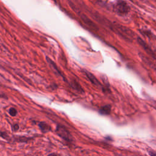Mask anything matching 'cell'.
<instances>
[{"label": "cell", "instance_id": "cell-1", "mask_svg": "<svg viewBox=\"0 0 156 156\" xmlns=\"http://www.w3.org/2000/svg\"><path fill=\"white\" fill-rule=\"evenodd\" d=\"M110 26L112 30H113L115 33L118 34L125 40L131 41L133 38V33L132 30L126 27H124L118 24H110Z\"/></svg>", "mask_w": 156, "mask_h": 156}, {"label": "cell", "instance_id": "cell-2", "mask_svg": "<svg viewBox=\"0 0 156 156\" xmlns=\"http://www.w3.org/2000/svg\"><path fill=\"white\" fill-rule=\"evenodd\" d=\"M55 132L57 134L65 141L71 143L73 141V137L69 130L63 126L58 124L57 126Z\"/></svg>", "mask_w": 156, "mask_h": 156}, {"label": "cell", "instance_id": "cell-3", "mask_svg": "<svg viewBox=\"0 0 156 156\" xmlns=\"http://www.w3.org/2000/svg\"><path fill=\"white\" fill-rule=\"evenodd\" d=\"M114 9L118 14L124 15L129 12V7L124 1H118L115 5Z\"/></svg>", "mask_w": 156, "mask_h": 156}, {"label": "cell", "instance_id": "cell-4", "mask_svg": "<svg viewBox=\"0 0 156 156\" xmlns=\"http://www.w3.org/2000/svg\"><path fill=\"white\" fill-rule=\"evenodd\" d=\"M84 73H85V74L87 76V77H88V79H89V80L93 83L94 84V85L96 86H98V87H99L101 86V83L100 82H99V80L97 79V78L91 73H90L89 71H86L85 70L84 71Z\"/></svg>", "mask_w": 156, "mask_h": 156}, {"label": "cell", "instance_id": "cell-5", "mask_svg": "<svg viewBox=\"0 0 156 156\" xmlns=\"http://www.w3.org/2000/svg\"><path fill=\"white\" fill-rule=\"evenodd\" d=\"M137 41L138 42V43L141 45V46H142L143 48V49L148 53L149 54L151 55L152 56H154V54H153V51L151 49V48L147 44V43L143 41L140 37H138L137 38Z\"/></svg>", "mask_w": 156, "mask_h": 156}, {"label": "cell", "instance_id": "cell-6", "mask_svg": "<svg viewBox=\"0 0 156 156\" xmlns=\"http://www.w3.org/2000/svg\"><path fill=\"white\" fill-rule=\"evenodd\" d=\"M81 18L82 20L88 26L90 27H91L92 29L95 30V29H98V27L85 15L82 14L81 15Z\"/></svg>", "mask_w": 156, "mask_h": 156}, {"label": "cell", "instance_id": "cell-7", "mask_svg": "<svg viewBox=\"0 0 156 156\" xmlns=\"http://www.w3.org/2000/svg\"><path fill=\"white\" fill-rule=\"evenodd\" d=\"M46 60H47V62H48V63L49 64V65L51 66V67L52 68V69L54 70V71L55 73H56L57 74H58L59 76H62V77H63V79H65L64 76H63V74H62V73L60 71V70L58 69V68H57V66H56L55 63L50 58H49V57H46Z\"/></svg>", "mask_w": 156, "mask_h": 156}, {"label": "cell", "instance_id": "cell-8", "mask_svg": "<svg viewBox=\"0 0 156 156\" xmlns=\"http://www.w3.org/2000/svg\"><path fill=\"white\" fill-rule=\"evenodd\" d=\"M111 105H105L102 107H101L99 110V112L100 114L103 115H108L111 112Z\"/></svg>", "mask_w": 156, "mask_h": 156}, {"label": "cell", "instance_id": "cell-9", "mask_svg": "<svg viewBox=\"0 0 156 156\" xmlns=\"http://www.w3.org/2000/svg\"><path fill=\"white\" fill-rule=\"evenodd\" d=\"M38 126H39L40 130L43 132H44V133L48 132H49L51 130V126L49 124H48L46 122H39Z\"/></svg>", "mask_w": 156, "mask_h": 156}, {"label": "cell", "instance_id": "cell-10", "mask_svg": "<svg viewBox=\"0 0 156 156\" xmlns=\"http://www.w3.org/2000/svg\"><path fill=\"white\" fill-rule=\"evenodd\" d=\"M29 138H27L26 136H18L15 138V140L18 142H25L27 143L28 140H29Z\"/></svg>", "mask_w": 156, "mask_h": 156}, {"label": "cell", "instance_id": "cell-11", "mask_svg": "<svg viewBox=\"0 0 156 156\" xmlns=\"http://www.w3.org/2000/svg\"><path fill=\"white\" fill-rule=\"evenodd\" d=\"M9 113L12 116H15L17 114V110H16V108L12 107L9 109Z\"/></svg>", "mask_w": 156, "mask_h": 156}, {"label": "cell", "instance_id": "cell-12", "mask_svg": "<svg viewBox=\"0 0 156 156\" xmlns=\"http://www.w3.org/2000/svg\"><path fill=\"white\" fill-rule=\"evenodd\" d=\"M0 137H2V138H4L5 140L9 139V136L7 135V133L6 132H4L0 131Z\"/></svg>", "mask_w": 156, "mask_h": 156}, {"label": "cell", "instance_id": "cell-13", "mask_svg": "<svg viewBox=\"0 0 156 156\" xmlns=\"http://www.w3.org/2000/svg\"><path fill=\"white\" fill-rule=\"evenodd\" d=\"M141 33H143V35L147 36V37H151L152 35V34L150 31H149V30H144L143 31L141 32Z\"/></svg>", "mask_w": 156, "mask_h": 156}, {"label": "cell", "instance_id": "cell-14", "mask_svg": "<svg viewBox=\"0 0 156 156\" xmlns=\"http://www.w3.org/2000/svg\"><path fill=\"white\" fill-rule=\"evenodd\" d=\"M147 152L150 156H156V152L151 149H147Z\"/></svg>", "mask_w": 156, "mask_h": 156}, {"label": "cell", "instance_id": "cell-15", "mask_svg": "<svg viewBox=\"0 0 156 156\" xmlns=\"http://www.w3.org/2000/svg\"><path fill=\"white\" fill-rule=\"evenodd\" d=\"M18 129H19V126L17 124L13 125V130L16 131V130H18Z\"/></svg>", "mask_w": 156, "mask_h": 156}, {"label": "cell", "instance_id": "cell-16", "mask_svg": "<svg viewBox=\"0 0 156 156\" xmlns=\"http://www.w3.org/2000/svg\"><path fill=\"white\" fill-rule=\"evenodd\" d=\"M48 156H57V155L55 154H54V153H51V154H49Z\"/></svg>", "mask_w": 156, "mask_h": 156}, {"label": "cell", "instance_id": "cell-17", "mask_svg": "<svg viewBox=\"0 0 156 156\" xmlns=\"http://www.w3.org/2000/svg\"><path fill=\"white\" fill-rule=\"evenodd\" d=\"M129 156H135V155H129ZM139 156H140V155H139Z\"/></svg>", "mask_w": 156, "mask_h": 156}]
</instances>
